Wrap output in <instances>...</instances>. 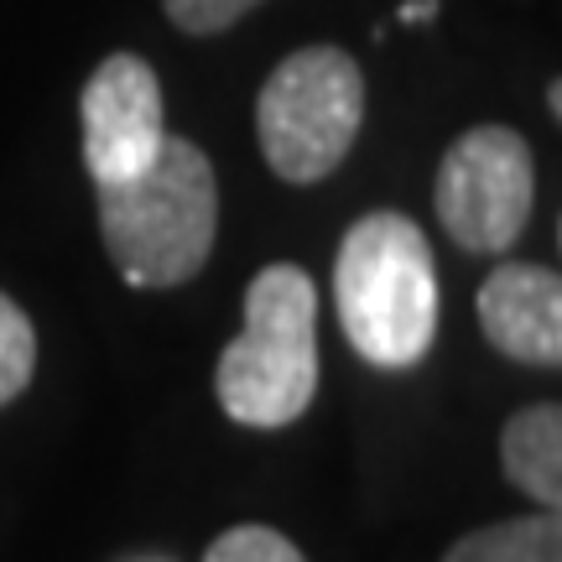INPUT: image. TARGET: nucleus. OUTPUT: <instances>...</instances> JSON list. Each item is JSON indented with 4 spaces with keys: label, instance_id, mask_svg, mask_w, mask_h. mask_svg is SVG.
Masks as SVG:
<instances>
[{
    "label": "nucleus",
    "instance_id": "obj_1",
    "mask_svg": "<svg viewBox=\"0 0 562 562\" xmlns=\"http://www.w3.org/2000/svg\"><path fill=\"white\" fill-rule=\"evenodd\" d=\"M334 307L344 339L375 370H412L438 334L432 245L396 209H375L344 229L334 256Z\"/></svg>",
    "mask_w": 562,
    "mask_h": 562
},
{
    "label": "nucleus",
    "instance_id": "obj_2",
    "mask_svg": "<svg viewBox=\"0 0 562 562\" xmlns=\"http://www.w3.org/2000/svg\"><path fill=\"white\" fill-rule=\"evenodd\" d=\"M94 193L104 250L131 286L167 292L203 271L220 235V182L188 136L167 131L146 172L104 182Z\"/></svg>",
    "mask_w": 562,
    "mask_h": 562
},
{
    "label": "nucleus",
    "instance_id": "obj_3",
    "mask_svg": "<svg viewBox=\"0 0 562 562\" xmlns=\"http://www.w3.org/2000/svg\"><path fill=\"white\" fill-rule=\"evenodd\" d=\"M214 391L240 427H292L318 396V286L292 261L261 266L245 286V328L214 370Z\"/></svg>",
    "mask_w": 562,
    "mask_h": 562
},
{
    "label": "nucleus",
    "instance_id": "obj_4",
    "mask_svg": "<svg viewBox=\"0 0 562 562\" xmlns=\"http://www.w3.org/2000/svg\"><path fill=\"white\" fill-rule=\"evenodd\" d=\"M364 125V74L334 42L297 47L271 68L256 100V140L266 167L281 182L334 178L360 140Z\"/></svg>",
    "mask_w": 562,
    "mask_h": 562
},
{
    "label": "nucleus",
    "instance_id": "obj_5",
    "mask_svg": "<svg viewBox=\"0 0 562 562\" xmlns=\"http://www.w3.org/2000/svg\"><path fill=\"white\" fill-rule=\"evenodd\" d=\"M442 235L469 256H505L537 209V157L521 131L474 125L438 161L432 182Z\"/></svg>",
    "mask_w": 562,
    "mask_h": 562
},
{
    "label": "nucleus",
    "instance_id": "obj_6",
    "mask_svg": "<svg viewBox=\"0 0 562 562\" xmlns=\"http://www.w3.org/2000/svg\"><path fill=\"white\" fill-rule=\"evenodd\" d=\"M79 125H83V167H89L94 188L146 172L151 157L161 151V140H167L157 68L136 58V53H110L83 83Z\"/></svg>",
    "mask_w": 562,
    "mask_h": 562
},
{
    "label": "nucleus",
    "instance_id": "obj_7",
    "mask_svg": "<svg viewBox=\"0 0 562 562\" xmlns=\"http://www.w3.org/2000/svg\"><path fill=\"white\" fill-rule=\"evenodd\" d=\"M490 349L505 360L558 370L562 364V277L537 261H501L474 297Z\"/></svg>",
    "mask_w": 562,
    "mask_h": 562
},
{
    "label": "nucleus",
    "instance_id": "obj_8",
    "mask_svg": "<svg viewBox=\"0 0 562 562\" xmlns=\"http://www.w3.org/2000/svg\"><path fill=\"white\" fill-rule=\"evenodd\" d=\"M501 469L526 501H537V510H558L562 505V406L558 402L521 406L516 417L505 422Z\"/></svg>",
    "mask_w": 562,
    "mask_h": 562
},
{
    "label": "nucleus",
    "instance_id": "obj_9",
    "mask_svg": "<svg viewBox=\"0 0 562 562\" xmlns=\"http://www.w3.org/2000/svg\"><path fill=\"white\" fill-rule=\"evenodd\" d=\"M442 562H562V516L531 510L516 521L480 526L448 547Z\"/></svg>",
    "mask_w": 562,
    "mask_h": 562
},
{
    "label": "nucleus",
    "instance_id": "obj_10",
    "mask_svg": "<svg viewBox=\"0 0 562 562\" xmlns=\"http://www.w3.org/2000/svg\"><path fill=\"white\" fill-rule=\"evenodd\" d=\"M37 370V328L16 297L0 292V406H11Z\"/></svg>",
    "mask_w": 562,
    "mask_h": 562
},
{
    "label": "nucleus",
    "instance_id": "obj_11",
    "mask_svg": "<svg viewBox=\"0 0 562 562\" xmlns=\"http://www.w3.org/2000/svg\"><path fill=\"white\" fill-rule=\"evenodd\" d=\"M203 562H307V558L271 526H229L224 537L209 542Z\"/></svg>",
    "mask_w": 562,
    "mask_h": 562
},
{
    "label": "nucleus",
    "instance_id": "obj_12",
    "mask_svg": "<svg viewBox=\"0 0 562 562\" xmlns=\"http://www.w3.org/2000/svg\"><path fill=\"white\" fill-rule=\"evenodd\" d=\"M256 5H261V0H161L167 21H172L178 32H188V37H220V32H229V26H235L245 11H256Z\"/></svg>",
    "mask_w": 562,
    "mask_h": 562
},
{
    "label": "nucleus",
    "instance_id": "obj_13",
    "mask_svg": "<svg viewBox=\"0 0 562 562\" xmlns=\"http://www.w3.org/2000/svg\"><path fill=\"white\" fill-rule=\"evenodd\" d=\"M432 11H438V5H432V0H422V5H406V11H402V21H427V16H432Z\"/></svg>",
    "mask_w": 562,
    "mask_h": 562
},
{
    "label": "nucleus",
    "instance_id": "obj_14",
    "mask_svg": "<svg viewBox=\"0 0 562 562\" xmlns=\"http://www.w3.org/2000/svg\"><path fill=\"white\" fill-rule=\"evenodd\" d=\"M547 110H552V115H562V89H558V83L547 89Z\"/></svg>",
    "mask_w": 562,
    "mask_h": 562
}]
</instances>
